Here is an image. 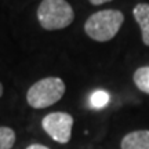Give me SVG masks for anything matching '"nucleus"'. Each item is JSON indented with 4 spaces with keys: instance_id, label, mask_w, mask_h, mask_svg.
<instances>
[{
    "instance_id": "1",
    "label": "nucleus",
    "mask_w": 149,
    "mask_h": 149,
    "mask_svg": "<svg viewBox=\"0 0 149 149\" xmlns=\"http://www.w3.org/2000/svg\"><path fill=\"white\" fill-rule=\"evenodd\" d=\"M124 15L122 11L108 8L97 11L88 17L84 24V32L95 42H109L120 31Z\"/></svg>"
},
{
    "instance_id": "2",
    "label": "nucleus",
    "mask_w": 149,
    "mask_h": 149,
    "mask_svg": "<svg viewBox=\"0 0 149 149\" xmlns=\"http://www.w3.org/2000/svg\"><path fill=\"white\" fill-rule=\"evenodd\" d=\"M74 19L73 7L66 0H42L37 7V21L46 31L69 26Z\"/></svg>"
},
{
    "instance_id": "3",
    "label": "nucleus",
    "mask_w": 149,
    "mask_h": 149,
    "mask_svg": "<svg viewBox=\"0 0 149 149\" xmlns=\"http://www.w3.org/2000/svg\"><path fill=\"white\" fill-rule=\"evenodd\" d=\"M65 94V83L59 77H44L33 83L26 93V102L35 109H44L57 104Z\"/></svg>"
},
{
    "instance_id": "4",
    "label": "nucleus",
    "mask_w": 149,
    "mask_h": 149,
    "mask_svg": "<svg viewBox=\"0 0 149 149\" xmlns=\"http://www.w3.org/2000/svg\"><path fill=\"white\" fill-rule=\"evenodd\" d=\"M42 127L48 134V137H51L55 142L68 144L73 128V116L66 112L48 113L43 117Z\"/></svg>"
},
{
    "instance_id": "5",
    "label": "nucleus",
    "mask_w": 149,
    "mask_h": 149,
    "mask_svg": "<svg viewBox=\"0 0 149 149\" xmlns=\"http://www.w3.org/2000/svg\"><path fill=\"white\" fill-rule=\"evenodd\" d=\"M122 149H149V130H137L124 135L120 142Z\"/></svg>"
},
{
    "instance_id": "6",
    "label": "nucleus",
    "mask_w": 149,
    "mask_h": 149,
    "mask_svg": "<svg viewBox=\"0 0 149 149\" xmlns=\"http://www.w3.org/2000/svg\"><path fill=\"white\" fill-rule=\"evenodd\" d=\"M133 15L141 29V36L145 46L149 47V4L148 3H139L134 7Z\"/></svg>"
},
{
    "instance_id": "7",
    "label": "nucleus",
    "mask_w": 149,
    "mask_h": 149,
    "mask_svg": "<svg viewBox=\"0 0 149 149\" xmlns=\"http://www.w3.org/2000/svg\"><path fill=\"white\" fill-rule=\"evenodd\" d=\"M134 84L145 94H149V66H141L134 72Z\"/></svg>"
},
{
    "instance_id": "8",
    "label": "nucleus",
    "mask_w": 149,
    "mask_h": 149,
    "mask_svg": "<svg viewBox=\"0 0 149 149\" xmlns=\"http://www.w3.org/2000/svg\"><path fill=\"white\" fill-rule=\"evenodd\" d=\"M15 144V133L10 127H0V149H11Z\"/></svg>"
},
{
    "instance_id": "9",
    "label": "nucleus",
    "mask_w": 149,
    "mask_h": 149,
    "mask_svg": "<svg viewBox=\"0 0 149 149\" xmlns=\"http://www.w3.org/2000/svg\"><path fill=\"white\" fill-rule=\"evenodd\" d=\"M109 102V94L107 91L104 90H97L91 94V98H90V104L93 108L95 109H101L104 108L105 105H108Z\"/></svg>"
},
{
    "instance_id": "10",
    "label": "nucleus",
    "mask_w": 149,
    "mask_h": 149,
    "mask_svg": "<svg viewBox=\"0 0 149 149\" xmlns=\"http://www.w3.org/2000/svg\"><path fill=\"white\" fill-rule=\"evenodd\" d=\"M26 149H50V148L42 144H31L29 146H26Z\"/></svg>"
},
{
    "instance_id": "11",
    "label": "nucleus",
    "mask_w": 149,
    "mask_h": 149,
    "mask_svg": "<svg viewBox=\"0 0 149 149\" xmlns=\"http://www.w3.org/2000/svg\"><path fill=\"white\" fill-rule=\"evenodd\" d=\"M93 6H101V4H105V3H109L112 0H88Z\"/></svg>"
},
{
    "instance_id": "12",
    "label": "nucleus",
    "mask_w": 149,
    "mask_h": 149,
    "mask_svg": "<svg viewBox=\"0 0 149 149\" xmlns=\"http://www.w3.org/2000/svg\"><path fill=\"white\" fill-rule=\"evenodd\" d=\"M3 95V84H1V83H0V97Z\"/></svg>"
}]
</instances>
